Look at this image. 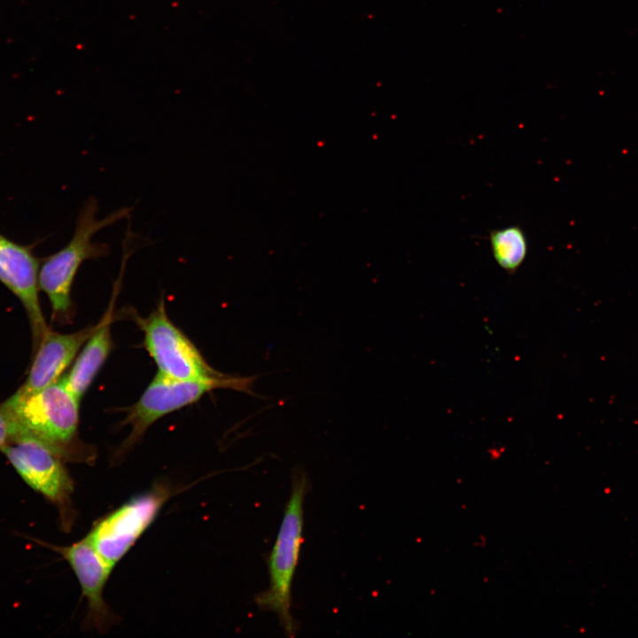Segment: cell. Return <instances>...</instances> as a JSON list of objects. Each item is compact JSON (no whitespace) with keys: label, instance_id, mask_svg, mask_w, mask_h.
<instances>
[{"label":"cell","instance_id":"6da1fadb","mask_svg":"<svg viewBox=\"0 0 638 638\" xmlns=\"http://www.w3.org/2000/svg\"><path fill=\"white\" fill-rule=\"evenodd\" d=\"M133 209V206H122L97 218V199L90 197L85 200L79 210L72 238L59 251L45 258L39 269V288L48 296L55 320L65 322L70 319L72 285L82 262L106 257L110 253L108 244L93 241L95 234L129 218Z\"/></svg>","mask_w":638,"mask_h":638},{"label":"cell","instance_id":"7a4b0ae2","mask_svg":"<svg viewBox=\"0 0 638 638\" xmlns=\"http://www.w3.org/2000/svg\"><path fill=\"white\" fill-rule=\"evenodd\" d=\"M308 485L307 476L302 471L293 473L290 498L268 557L269 586L255 596L257 605L274 612L291 637L298 630L291 612L292 583L303 541V505Z\"/></svg>","mask_w":638,"mask_h":638},{"label":"cell","instance_id":"3957f363","mask_svg":"<svg viewBox=\"0 0 638 638\" xmlns=\"http://www.w3.org/2000/svg\"><path fill=\"white\" fill-rule=\"evenodd\" d=\"M14 425L13 436L31 434L65 455H77L79 399L60 379L37 392L12 394L2 403ZM12 436V437H13Z\"/></svg>","mask_w":638,"mask_h":638},{"label":"cell","instance_id":"277c9868","mask_svg":"<svg viewBox=\"0 0 638 638\" xmlns=\"http://www.w3.org/2000/svg\"><path fill=\"white\" fill-rule=\"evenodd\" d=\"M254 379L225 375L220 378L180 380L160 372L146 387L139 400L128 409L125 423L131 427L130 434L121 449L128 450L160 417L198 401L206 393L219 388H230L252 393Z\"/></svg>","mask_w":638,"mask_h":638},{"label":"cell","instance_id":"5b68a950","mask_svg":"<svg viewBox=\"0 0 638 638\" xmlns=\"http://www.w3.org/2000/svg\"><path fill=\"white\" fill-rule=\"evenodd\" d=\"M170 495L168 487L157 485L94 525L86 538L112 570L153 522Z\"/></svg>","mask_w":638,"mask_h":638},{"label":"cell","instance_id":"8992f818","mask_svg":"<svg viewBox=\"0 0 638 638\" xmlns=\"http://www.w3.org/2000/svg\"><path fill=\"white\" fill-rule=\"evenodd\" d=\"M144 344L159 372L180 380L214 379L225 376L213 369L185 334L168 318L164 300L147 316L137 317Z\"/></svg>","mask_w":638,"mask_h":638},{"label":"cell","instance_id":"52a82bcc","mask_svg":"<svg viewBox=\"0 0 638 638\" xmlns=\"http://www.w3.org/2000/svg\"><path fill=\"white\" fill-rule=\"evenodd\" d=\"M1 451L30 487L63 510L65 521L72 518L68 513L73 483L58 450L31 434L20 432Z\"/></svg>","mask_w":638,"mask_h":638},{"label":"cell","instance_id":"ba28073f","mask_svg":"<svg viewBox=\"0 0 638 638\" xmlns=\"http://www.w3.org/2000/svg\"><path fill=\"white\" fill-rule=\"evenodd\" d=\"M39 262L32 250L0 235V282L24 307L36 348L47 327L39 303Z\"/></svg>","mask_w":638,"mask_h":638},{"label":"cell","instance_id":"9c48e42d","mask_svg":"<svg viewBox=\"0 0 638 638\" xmlns=\"http://www.w3.org/2000/svg\"><path fill=\"white\" fill-rule=\"evenodd\" d=\"M73 569L88 602L87 624L100 632L107 631L115 617L103 598V590L112 569L104 562L88 539L66 547H53Z\"/></svg>","mask_w":638,"mask_h":638},{"label":"cell","instance_id":"30bf717a","mask_svg":"<svg viewBox=\"0 0 638 638\" xmlns=\"http://www.w3.org/2000/svg\"><path fill=\"white\" fill-rule=\"evenodd\" d=\"M97 325L69 334L49 330L35 348L36 353L25 382L13 394L25 396L57 382Z\"/></svg>","mask_w":638,"mask_h":638},{"label":"cell","instance_id":"8fae6325","mask_svg":"<svg viewBox=\"0 0 638 638\" xmlns=\"http://www.w3.org/2000/svg\"><path fill=\"white\" fill-rule=\"evenodd\" d=\"M110 323L111 313L108 312L86 341L68 375L61 379L79 400L88 390L111 351Z\"/></svg>","mask_w":638,"mask_h":638},{"label":"cell","instance_id":"7c38bea8","mask_svg":"<svg viewBox=\"0 0 638 638\" xmlns=\"http://www.w3.org/2000/svg\"><path fill=\"white\" fill-rule=\"evenodd\" d=\"M490 245L497 264L509 272H513L520 267L528 251L526 236L517 225L491 231Z\"/></svg>","mask_w":638,"mask_h":638},{"label":"cell","instance_id":"4fadbf2b","mask_svg":"<svg viewBox=\"0 0 638 638\" xmlns=\"http://www.w3.org/2000/svg\"><path fill=\"white\" fill-rule=\"evenodd\" d=\"M13 433L14 425L2 404H0V450L10 442Z\"/></svg>","mask_w":638,"mask_h":638}]
</instances>
